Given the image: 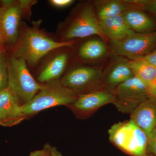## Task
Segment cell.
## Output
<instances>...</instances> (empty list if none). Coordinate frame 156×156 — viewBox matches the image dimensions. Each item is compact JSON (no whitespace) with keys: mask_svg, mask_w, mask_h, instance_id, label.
I'll return each mask as SVG.
<instances>
[{"mask_svg":"<svg viewBox=\"0 0 156 156\" xmlns=\"http://www.w3.org/2000/svg\"><path fill=\"white\" fill-rule=\"evenodd\" d=\"M41 20L33 22L32 26H24L13 55L23 58L27 64L36 65L41 59L53 50L72 47L76 41H55L40 29Z\"/></svg>","mask_w":156,"mask_h":156,"instance_id":"6da1fadb","label":"cell"},{"mask_svg":"<svg viewBox=\"0 0 156 156\" xmlns=\"http://www.w3.org/2000/svg\"><path fill=\"white\" fill-rule=\"evenodd\" d=\"M43 84V88L30 100L21 105L26 119L50 108L67 107L77 98V94L62 86L60 80Z\"/></svg>","mask_w":156,"mask_h":156,"instance_id":"7a4b0ae2","label":"cell"},{"mask_svg":"<svg viewBox=\"0 0 156 156\" xmlns=\"http://www.w3.org/2000/svg\"><path fill=\"white\" fill-rule=\"evenodd\" d=\"M24 59L12 55L8 59V89L18 99L21 105L27 103L43 88L27 68Z\"/></svg>","mask_w":156,"mask_h":156,"instance_id":"3957f363","label":"cell"},{"mask_svg":"<svg viewBox=\"0 0 156 156\" xmlns=\"http://www.w3.org/2000/svg\"><path fill=\"white\" fill-rule=\"evenodd\" d=\"M108 133L110 142L125 153L131 156L146 153L147 135L131 119L114 124Z\"/></svg>","mask_w":156,"mask_h":156,"instance_id":"277c9868","label":"cell"},{"mask_svg":"<svg viewBox=\"0 0 156 156\" xmlns=\"http://www.w3.org/2000/svg\"><path fill=\"white\" fill-rule=\"evenodd\" d=\"M92 35L107 39L101 28L94 6L87 4L82 6L66 23L61 33V41H74Z\"/></svg>","mask_w":156,"mask_h":156,"instance_id":"5b68a950","label":"cell"},{"mask_svg":"<svg viewBox=\"0 0 156 156\" xmlns=\"http://www.w3.org/2000/svg\"><path fill=\"white\" fill-rule=\"evenodd\" d=\"M116 55L129 60L143 58L156 49V30L147 33H132L119 41H111Z\"/></svg>","mask_w":156,"mask_h":156,"instance_id":"8992f818","label":"cell"},{"mask_svg":"<svg viewBox=\"0 0 156 156\" xmlns=\"http://www.w3.org/2000/svg\"><path fill=\"white\" fill-rule=\"evenodd\" d=\"M113 92V104L119 111L130 115L151 95L149 86L135 76L120 84Z\"/></svg>","mask_w":156,"mask_h":156,"instance_id":"52a82bcc","label":"cell"},{"mask_svg":"<svg viewBox=\"0 0 156 156\" xmlns=\"http://www.w3.org/2000/svg\"><path fill=\"white\" fill-rule=\"evenodd\" d=\"M103 72L100 68L80 66L66 73L60 83L78 95L101 89Z\"/></svg>","mask_w":156,"mask_h":156,"instance_id":"ba28073f","label":"cell"},{"mask_svg":"<svg viewBox=\"0 0 156 156\" xmlns=\"http://www.w3.org/2000/svg\"><path fill=\"white\" fill-rule=\"evenodd\" d=\"M114 100L113 92L100 89L78 95L76 100L66 107L78 119H85L91 117L100 108L113 104Z\"/></svg>","mask_w":156,"mask_h":156,"instance_id":"9c48e42d","label":"cell"},{"mask_svg":"<svg viewBox=\"0 0 156 156\" xmlns=\"http://www.w3.org/2000/svg\"><path fill=\"white\" fill-rule=\"evenodd\" d=\"M2 6L0 14V35L3 44L16 45L19 35V24L22 17L19 2L14 1L9 6Z\"/></svg>","mask_w":156,"mask_h":156,"instance_id":"30bf717a","label":"cell"},{"mask_svg":"<svg viewBox=\"0 0 156 156\" xmlns=\"http://www.w3.org/2000/svg\"><path fill=\"white\" fill-rule=\"evenodd\" d=\"M26 119L17 98L8 88L0 92V126L11 127Z\"/></svg>","mask_w":156,"mask_h":156,"instance_id":"8fae6325","label":"cell"},{"mask_svg":"<svg viewBox=\"0 0 156 156\" xmlns=\"http://www.w3.org/2000/svg\"><path fill=\"white\" fill-rule=\"evenodd\" d=\"M128 59L119 56L103 72L101 89L113 92L120 84L134 76L128 66Z\"/></svg>","mask_w":156,"mask_h":156,"instance_id":"7c38bea8","label":"cell"},{"mask_svg":"<svg viewBox=\"0 0 156 156\" xmlns=\"http://www.w3.org/2000/svg\"><path fill=\"white\" fill-rule=\"evenodd\" d=\"M130 119L149 136L156 128V96L151 95L140 104Z\"/></svg>","mask_w":156,"mask_h":156,"instance_id":"4fadbf2b","label":"cell"},{"mask_svg":"<svg viewBox=\"0 0 156 156\" xmlns=\"http://www.w3.org/2000/svg\"><path fill=\"white\" fill-rule=\"evenodd\" d=\"M68 59V54L66 52H60L53 56L39 73V83L46 84L60 80L66 67Z\"/></svg>","mask_w":156,"mask_h":156,"instance_id":"5bb4252c","label":"cell"},{"mask_svg":"<svg viewBox=\"0 0 156 156\" xmlns=\"http://www.w3.org/2000/svg\"><path fill=\"white\" fill-rule=\"evenodd\" d=\"M99 21L101 30L110 41H119L134 32L127 24L123 14Z\"/></svg>","mask_w":156,"mask_h":156,"instance_id":"9a60e30c","label":"cell"},{"mask_svg":"<svg viewBox=\"0 0 156 156\" xmlns=\"http://www.w3.org/2000/svg\"><path fill=\"white\" fill-rule=\"evenodd\" d=\"M123 16L129 27L135 32L147 33L156 31L155 23L140 10L131 9L124 13Z\"/></svg>","mask_w":156,"mask_h":156,"instance_id":"2e32d148","label":"cell"},{"mask_svg":"<svg viewBox=\"0 0 156 156\" xmlns=\"http://www.w3.org/2000/svg\"><path fill=\"white\" fill-rule=\"evenodd\" d=\"M108 53L107 47L105 42L98 39H91L82 44L78 51L79 57L86 61L101 60Z\"/></svg>","mask_w":156,"mask_h":156,"instance_id":"e0dca14e","label":"cell"},{"mask_svg":"<svg viewBox=\"0 0 156 156\" xmlns=\"http://www.w3.org/2000/svg\"><path fill=\"white\" fill-rule=\"evenodd\" d=\"M134 7H138L136 4L130 2L121 1H108L101 2L96 11L99 20L121 15L126 11L134 9Z\"/></svg>","mask_w":156,"mask_h":156,"instance_id":"ac0fdd59","label":"cell"},{"mask_svg":"<svg viewBox=\"0 0 156 156\" xmlns=\"http://www.w3.org/2000/svg\"><path fill=\"white\" fill-rule=\"evenodd\" d=\"M128 66L138 78L148 86H150L156 80V67L144 58L128 60Z\"/></svg>","mask_w":156,"mask_h":156,"instance_id":"d6986e66","label":"cell"},{"mask_svg":"<svg viewBox=\"0 0 156 156\" xmlns=\"http://www.w3.org/2000/svg\"><path fill=\"white\" fill-rule=\"evenodd\" d=\"M8 59L2 50L0 51V92L8 87Z\"/></svg>","mask_w":156,"mask_h":156,"instance_id":"ffe728a7","label":"cell"},{"mask_svg":"<svg viewBox=\"0 0 156 156\" xmlns=\"http://www.w3.org/2000/svg\"><path fill=\"white\" fill-rule=\"evenodd\" d=\"M29 156H63L57 148L49 143L44 144L41 150L31 152Z\"/></svg>","mask_w":156,"mask_h":156,"instance_id":"44dd1931","label":"cell"},{"mask_svg":"<svg viewBox=\"0 0 156 156\" xmlns=\"http://www.w3.org/2000/svg\"><path fill=\"white\" fill-rule=\"evenodd\" d=\"M18 2L22 11V17H24L27 19H30L31 16V9L32 7L37 2V1L21 0Z\"/></svg>","mask_w":156,"mask_h":156,"instance_id":"7402d4cb","label":"cell"},{"mask_svg":"<svg viewBox=\"0 0 156 156\" xmlns=\"http://www.w3.org/2000/svg\"><path fill=\"white\" fill-rule=\"evenodd\" d=\"M147 153L156 156V128L148 136Z\"/></svg>","mask_w":156,"mask_h":156,"instance_id":"603a6c76","label":"cell"},{"mask_svg":"<svg viewBox=\"0 0 156 156\" xmlns=\"http://www.w3.org/2000/svg\"><path fill=\"white\" fill-rule=\"evenodd\" d=\"M74 2L73 0H50L49 1L51 5L57 8H64L68 7Z\"/></svg>","mask_w":156,"mask_h":156,"instance_id":"cb8c5ba5","label":"cell"},{"mask_svg":"<svg viewBox=\"0 0 156 156\" xmlns=\"http://www.w3.org/2000/svg\"><path fill=\"white\" fill-rule=\"evenodd\" d=\"M142 6L156 15V0L143 1Z\"/></svg>","mask_w":156,"mask_h":156,"instance_id":"d4e9b609","label":"cell"},{"mask_svg":"<svg viewBox=\"0 0 156 156\" xmlns=\"http://www.w3.org/2000/svg\"><path fill=\"white\" fill-rule=\"evenodd\" d=\"M144 58L156 67V49Z\"/></svg>","mask_w":156,"mask_h":156,"instance_id":"484cf974","label":"cell"},{"mask_svg":"<svg viewBox=\"0 0 156 156\" xmlns=\"http://www.w3.org/2000/svg\"><path fill=\"white\" fill-rule=\"evenodd\" d=\"M149 90L151 95L156 96V80L149 86Z\"/></svg>","mask_w":156,"mask_h":156,"instance_id":"4316f807","label":"cell"},{"mask_svg":"<svg viewBox=\"0 0 156 156\" xmlns=\"http://www.w3.org/2000/svg\"><path fill=\"white\" fill-rule=\"evenodd\" d=\"M3 44V42L2 40V37H1V35H0V51L2 50V47Z\"/></svg>","mask_w":156,"mask_h":156,"instance_id":"83f0119b","label":"cell"},{"mask_svg":"<svg viewBox=\"0 0 156 156\" xmlns=\"http://www.w3.org/2000/svg\"><path fill=\"white\" fill-rule=\"evenodd\" d=\"M141 156H153L151 154L147 153H146L142 155H141Z\"/></svg>","mask_w":156,"mask_h":156,"instance_id":"f1b7e54d","label":"cell"},{"mask_svg":"<svg viewBox=\"0 0 156 156\" xmlns=\"http://www.w3.org/2000/svg\"><path fill=\"white\" fill-rule=\"evenodd\" d=\"M3 7L2 6H0V14L2 13V11H3Z\"/></svg>","mask_w":156,"mask_h":156,"instance_id":"f546056e","label":"cell"}]
</instances>
